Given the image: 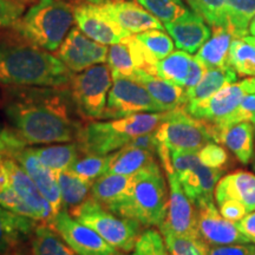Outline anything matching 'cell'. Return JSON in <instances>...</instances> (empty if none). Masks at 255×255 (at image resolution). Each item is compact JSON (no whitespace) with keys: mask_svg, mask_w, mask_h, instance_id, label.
<instances>
[{"mask_svg":"<svg viewBox=\"0 0 255 255\" xmlns=\"http://www.w3.org/2000/svg\"><path fill=\"white\" fill-rule=\"evenodd\" d=\"M188 2L212 27H227L226 0H190Z\"/></svg>","mask_w":255,"mask_h":255,"instance_id":"cell-39","label":"cell"},{"mask_svg":"<svg viewBox=\"0 0 255 255\" xmlns=\"http://www.w3.org/2000/svg\"><path fill=\"white\" fill-rule=\"evenodd\" d=\"M4 114L27 146L75 142L83 126L69 87H8Z\"/></svg>","mask_w":255,"mask_h":255,"instance_id":"cell-1","label":"cell"},{"mask_svg":"<svg viewBox=\"0 0 255 255\" xmlns=\"http://www.w3.org/2000/svg\"><path fill=\"white\" fill-rule=\"evenodd\" d=\"M197 155H199L200 161L203 164L223 171L233 164L228 149L223 148L216 142H210L206 144L203 148L200 149Z\"/></svg>","mask_w":255,"mask_h":255,"instance_id":"cell-41","label":"cell"},{"mask_svg":"<svg viewBox=\"0 0 255 255\" xmlns=\"http://www.w3.org/2000/svg\"><path fill=\"white\" fill-rule=\"evenodd\" d=\"M216 203L223 200H235L250 212L255 210V174L247 170L232 171L220 178L214 191Z\"/></svg>","mask_w":255,"mask_h":255,"instance_id":"cell-21","label":"cell"},{"mask_svg":"<svg viewBox=\"0 0 255 255\" xmlns=\"http://www.w3.org/2000/svg\"><path fill=\"white\" fill-rule=\"evenodd\" d=\"M165 246L171 255H209V246L201 238L176 235L161 232Z\"/></svg>","mask_w":255,"mask_h":255,"instance_id":"cell-37","label":"cell"},{"mask_svg":"<svg viewBox=\"0 0 255 255\" xmlns=\"http://www.w3.org/2000/svg\"><path fill=\"white\" fill-rule=\"evenodd\" d=\"M133 250L142 255H171L165 246L164 239L155 229H148L139 235Z\"/></svg>","mask_w":255,"mask_h":255,"instance_id":"cell-43","label":"cell"},{"mask_svg":"<svg viewBox=\"0 0 255 255\" xmlns=\"http://www.w3.org/2000/svg\"><path fill=\"white\" fill-rule=\"evenodd\" d=\"M207 71V66L203 63H201L196 57H193L191 59V64H190V69H189V73H188V77L186 81V85L184 88L187 89H191L194 88L195 85H197L200 83L201 79H202L203 75H205Z\"/></svg>","mask_w":255,"mask_h":255,"instance_id":"cell-47","label":"cell"},{"mask_svg":"<svg viewBox=\"0 0 255 255\" xmlns=\"http://www.w3.org/2000/svg\"><path fill=\"white\" fill-rule=\"evenodd\" d=\"M248 31L251 32L252 36H255V17L252 19L251 24H250V28H248Z\"/></svg>","mask_w":255,"mask_h":255,"instance_id":"cell-50","label":"cell"},{"mask_svg":"<svg viewBox=\"0 0 255 255\" xmlns=\"http://www.w3.org/2000/svg\"><path fill=\"white\" fill-rule=\"evenodd\" d=\"M238 73L231 66L227 68L207 69L200 83L194 88L187 89V103L189 102H200L210 97L216 92L225 88L226 85L235 83Z\"/></svg>","mask_w":255,"mask_h":255,"instance_id":"cell-29","label":"cell"},{"mask_svg":"<svg viewBox=\"0 0 255 255\" xmlns=\"http://www.w3.org/2000/svg\"><path fill=\"white\" fill-rule=\"evenodd\" d=\"M73 72L12 28H0V85L69 87Z\"/></svg>","mask_w":255,"mask_h":255,"instance_id":"cell-2","label":"cell"},{"mask_svg":"<svg viewBox=\"0 0 255 255\" xmlns=\"http://www.w3.org/2000/svg\"><path fill=\"white\" fill-rule=\"evenodd\" d=\"M69 213L73 219L94 229L108 244L124 253L133 251L142 234L141 223L114 214L91 195Z\"/></svg>","mask_w":255,"mask_h":255,"instance_id":"cell-6","label":"cell"},{"mask_svg":"<svg viewBox=\"0 0 255 255\" xmlns=\"http://www.w3.org/2000/svg\"><path fill=\"white\" fill-rule=\"evenodd\" d=\"M34 2L33 0H0V28H13L27 6Z\"/></svg>","mask_w":255,"mask_h":255,"instance_id":"cell-42","label":"cell"},{"mask_svg":"<svg viewBox=\"0 0 255 255\" xmlns=\"http://www.w3.org/2000/svg\"><path fill=\"white\" fill-rule=\"evenodd\" d=\"M132 176L120 174H104L94 181L91 196L107 209H111L126 196L131 184Z\"/></svg>","mask_w":255,"mask_h":255,"instance_id":"cell-27","label":"cell"},{"mask_svg":"<svg viewBox=\"0 0 255 255\" xmlns=\"http://www.w3.org/2000/svg\"><path fill=\"white\" fill-rule=\"evenodd\" d=\"M168 114L141 113L110 121H89L82 126L77 138L82 154L107 156L120 150L135 137L154 132Z\"/></svg>","mask_w":255,"mask_h":255,"instance_id":"cell-3","label":"cell"},{"mask_svg":"<svg viewBox=\"0 0 255 255\" xmlns=\"http://www.w3.org/2000/svg\"><path fill=\"white\" fill-rule=\"evenodd\" d=\"M155 136L169 151L199 152L214 142L209 123L193 117L184 107L169 111L167 119L155 130Z\"/></svg>","mask_w":255,"mask_h":255,"instance_id":"cell-8","label":"cell"},{"mask_svg":"<svg viewBox=\"0 0 255 255\" xmlns=\"http://www.w3.org/2000/svg\"><path fill=\"white\" fill-rule=\"evenodd\" d=\"M213 141L225 145L241 164H250L254 155V126L251 122L214 126L209 123Z\"/></svg>","mask_w":255,"mask_h":255,"instance_id":"cell-20","label":"cell"},{"mask_svg":"<svg viewBox=\"0 0 255 255\" xmlns=\"http://www.w3.org/2000/svg\"><path fill=\"white\" fill-rule=\"evenodd\" d=\"M223 173V170L210 168L199 161L193 168L176 177L184 193L195 203L200 200L214 199L215 187Z\"/></svg>","mask_w":255,"mask_h":255,"instance_id":"cell-24","label":"cell"},{"mask_svg":"<svg viewBox=\"0 0 255 255\" xmlns=\"http://www.w3.org/2000/svg\"><path fill=\"white\" fill-rule=\"evenodd\" d=\"M15 253H17V252H15ZM15 253H11V254H0V255H14Z\"/></svg>","mask_w":255,"mask_h":255,"instance_id":"cell-54","label":"cell"},{"mask_svg":"<svg viewBox=\"0 0 255 255\" xmlns=\"http://www.w3.org/2000/svg\"><path fill=\"white\" fill-rule=\"evenodd\" d=\"M255 92V77L226 85L210 97L200 102H189L184 109L197 120L225 126L240 105L245 96Z\"/></svg>","mask_w":255,"mask_h":255,"instance_id":"cell-9","label":"cell"},{"mask_svg":"<svg viewBox=\"0 0 255 255\" xmlns=\"http://www.w3.org/2000/svg\"><path fill=\"white\" fill-rule=\"evenodd\" d=\"M31 255H77L49 223L37 225L31 237Z\"/></svg>","mask_w":255,"mask_h":255,"instance_id":"cell-30","label":"cell"},{"mask_svg":"<svg viewBox=\"0 0 255 255\" xmlns=\"http://www.w3.org/2000/svg\"><path fill=\"white\" fill-rule=\"evenodd\" d=\"M251 165H252V168H253V170L255 171V152L253 155V158H252V161H251Z\"/></svg>","mask_w":255,"mask_h":255,"instance_id":"cell-53","label":"cell"},{"mask_svg":"<svg viewBox=\"0 0 255 255\" xmlns=\"http://www.w3.org/2000/svg\"><path fill=\"white\" fill-rule=\"evenodd\" d=\"M156 154L145 149L126 145L108 155L107 173L132 176L149 165L157 162Z\"/></svg>","mask_w":255,"mask_h":255,"instance_id":"cell-25","label":"cell"},{"mask_svg":"<svg viewBox=\"0 0 255 255\" xmlns=\"http://www.w3.org/2000/svg\"><path fill=\"white\" fill-rule=\"evenodd\" d=\"M107 45L92 40L78 27H72L56 51V56L71 72L78 73L107 62Z\"/></svg>","mask_w":255,"mask_h":255,"instance_id":"cell-14","label":"cell"},{"mask_svg":"<svg viewBox=\"0 0 255 255\" xmlns=\"http://www.w3.org/2000/svg\"><path fill=\"white\" fill-rule=\"evenodd\" d=\"M111 87L113 73L104 63L73 75L69 90L79 117L87 121L103 119Z\"/></svg>","mask_w":255,"mask_h":255,"instance_id":"cell-7","label":"cell"},{"mask_svg":"<svg viewBox=\"0 0 255 255\" xmlns=\"http://www.w3.org/2000/svg\"><path fill=\"white\" fill-rule=\"evenodd\" d=\"M219 205V210L221 213V215L225 219H227L228 221L232 222H239L241 221L245 216L247 215L248 210L246 209L242 203L239 202V201L235 200H223L221 202L218 203Z\"/></svg>","mask_w":255,"mask_h":255,"instance_id":"cell-45","label":"cell"},{"mask_svg":"<svg viewBox=\"0 0 255 255\" xmlns=\"http://www.w3.org/2000/svg\"><path fill=\"white\" fill-rule=\"evenodd\" d=\"M169 183V200L167 215L159 231L176 235L200 238L197 231V212L195 203L184 193L175 174H167Z\"/></svg>","mask_w":255,"mask_h":255,"instance_id":"cell-13","label":"cell"},{"mask_svg":"<svg viewBox=\"0 0 255 255\" xmlns=\"http://www.w3.org/2000/svg\"><path fill=\"white\" fill-rule=\"evenodd\" d=\"M149 91L135 79L113 75V87L108 96V103L102 120H116L141 113H159Z\"/></svg>","mask_w":255,"mask_h":255,"instance_id":"cell-10","label":"cell"},{"mask_svg":"<svg viewBox=\"0 0 255 255\" xmlns=\"http://www.w3.org/2000/svg\"><path fill=\"white\" fill-rule=\"evenodd\" d=\"M50 226L77 255H117L120 253L97 232L73 219L64 208L57 213Z\"/></svg>","mask_w":255,"mask_h":255,"instance_id":"cell-11","label":"cell"},{"mask_svg":"<svg viewBox=\"0 0 255 255\" xmlns=\"http://www.w3.org/2000/svg\"><path fill=\"white\" fill-rule=\"evenodd\" d=\"M254 136H255V124H254Z\"/></svg>","mask_w":255,"mask_h":255,"instance_id":"cell-55","label":"cell"},{"mask_svg":"<svg viewBox=\"0 0 255 255\" xmlns=\"http://www.w3.org/2000/svg\"><path fill=\"white\" fill-rule=\"evenodd\" d=\"M197 212V231L200 238L208 246L251 244L242 234L238 223L228 221L216 209L214 199L200 200L195 202Z\"/></svg>","mask_w":255,"mask_h":255,"instance_id":"cell-12","label":"cell"},{"mask_svg":"<svg viewBox=\"0 0 255 255\" xmlns=\"http://www.w3.org/2000/svg\"><path fill=\"white\" fill-rule=\"evenodd\" d=\"M168 200L163 173L158 162H155L132 175L126 196L109 210L122 218L135 220L144 227L159 228L167 215Z\"/></svg>","mask_w":255,"mask_h":255,"instance_id":"cell-4","label":"cell"},{"mask_svg":"<svg viewBox=\"0 0 255 255\" xmlns=\"http://www.w3.org/2000/svg\"><path fill=\"white\" fill-rule=\"evenodd\" d=\"M188 1H190V0H188Z\"/></svg>","mask_w":255,"mask_h":255,"instance_id":"cell-58","label":"cell"},{"mask_svg":"<svg viewBox=\"0 0 255 255\" xmlns=\"http://www.w3.org/2000/svg\"><path fill=\"white\" fill-rule=\"evenodd\" d=\"M130 78L139 82L144 87L162 111H171L177 108L186 107L187 92L184 88L174 83L165 81L158 76L151 75L143 70H137Z\"/></svg>","mask_w":255,"mask_h":255,"instance_id":"cell-23","label":"cell"},{"mask_svg":"<svg viewBox=\"0 0 255 255\" xmlns=\"http://www.w3.org/2000/svg\"><path fill=\"white\" fill-rule=\"evenodd\" d=\"M0 206L19 215L27 216L37 221V216L33 210L20 199L17 191L12 187L4 156H0Z\"/></svg>","mask_w":255,"mask_h":255,"instance_id":"cell-34","label":"cell"},{"mask_svg":"<svg viewBox=\"0 0 255 255\" xmlns=\"http://www.w3.org/2000/svg\"><path fill=\"white\" fill-rule=\"evenodd\" d=\"M235 39L228 28L213 27V36L197 51L196 58L207 66V69L227 68L228 55L232 41Z\"/></svg>","mask_w":255,"mask_h":255,"instance_id":"cell-26","label":"cell"},{"mask_svg":"<svg viewBox=\"0 0 255 255\" xmlns=\"http://www.w3.org/2000/svg\"><path fill=\"white\" fill-rule=\"evenodd\" d=\"M75 21L83 33L107 46L122 43L131 36L92 1L75 6Z\"/></svg>","mask_w":255,"mask_h":255,"instance_id":"cell-15","label":"cell"},{"mask_svg":"<svg viewBox=\"0 0 255 255\" xmlns=\"http://www.w3.org/2000/svg\"><path fill=\"white\" fill-rule=\"evenodd\" d=\"M237 223L242 234L251 241V244L255 245V210Z\"/></svg>","mask_w":255,"mask_h":255,"instance_id":"cell-49","label":"cell"},{"mask_svg":"<svg viewBox=\"0 0 255 255\" xmlns=\"http://www.w3.org/2000/svg\"><path fill=\"white\" fill-rule=\"evenodd\" d=\"M228 65L241 76H255V46L244 39L232 41Z\"/></svg>","mask_w":255,"mask_h":255,"instance_id":"cell-35","label":"cell"},{"mask_svg":"<svg viewBox=\"0 0 255 255\" xmlns=\"http://www.w3.org/2000/svg\"><path fill=\"white\" fill-rule=\"evenodd\" d=\"M239 122H251L255 124V92L245 96V98L241 101L239 108L235 110V113L232 115V117L228 120V122L225 126Z\"/></svg>","mask_w":255,"mask_h":255,"instance_id":"cell-44","label":"cell"},{"mask_svg":"<svg viewBox=\"0 0 255 255\" xmlns=\"http://www.w3.org/2000/svg\"><path fill=\"white\" fill-rule=\"evenodd\" d=\"M117 255H142V254L139 253V252H137L136 250H133L131 253H130V252H129V253H124V252H120V253L117 254Z\"/></svg>","mask_w":255,"mask_h":255,"instance_id":"cell-52","label":"cell"},{"mask_svg":"<svg viewBox=\"0 0 255 255\" xmlns=\"http://www.w3.org/2000/svg\"><path fill=\"white\" fill-rule=\"evenodd\" d=\"M242 39H244L245 41H247V43L252 44V45L255 46V36H246V37L242 38Z\"/></svg>","mask_w":255,"mask_h":255,"instance_id":"cell-51","label":"cell"},{"mask_svg":"<svg viewBox=\"0 0 255 255\" xmlns=\"http://www.w3.org/2000/svg\"><path fill=\"white\" fill-rule=\"evenodd\" d=\"M37 221L0 206V254H11L32 237Z\"/></svg>","mask_w":255,"mask_h":255,"instance_id":"cell-22","label":"cell"},{"mask_svg":"<svg viewBox=\"0 0 255 255\" xmlns=\"http://www.w3.org/2000/svg\"><path fill=\"white\" fill-rule=\"evenodd\" d=\"M56 175L64 209L72 210L89 199L92 183L78 177L70 170L56 171Z\"/></svg>","mask_w":255,"mask_h":255,"instance_id":"cell-31","label":"cell"},{"mask_svg":"<svg viewBox=\"0 0 255 255\" xmlns=\"http://www.w3.org/2000/svg\"><path fill=\"white\" fill-rule=\"evenodd\" d=\"M8 157L14 159L26 171L40 193L49 201L55 215L60 212L63 209V202L56 171L41 163L37 156L32 152L30 146L17 149Z\"/></svg>","mask_w":255,"mask_h":255,"instance_id":"cell-17","label":"cell"},{"mask_svg":"<svg viewBox=\"0 0 255 255\" xmlns=\"http://www.w3.org/2000/svg\"><path fill=\"white\" fill-rule=\"evenodd\" d=\"M14 255H20V254H19V253H18V252H17V253H15Z\"/></svg>","mask_w":255,"mask_h":255,"instance_id":"cell-56","label":"cell"},{"mask_svg":"<svg viewBox=\"0 0 255 255\" xmlns=\"http://www.w3.org/2000/svg\"><path fill=\"white\" fill-rule=\"evenodd\" d=\"M155 60H161L174 51V40L163 30L152 28L133 34Z\"/></svg>","mask_w":255,"mask_h":255,"instance_id":"cell-36","label":"cell"},{"mask_svg":"<svg viewBox=\"0 0 255 255\" xmlns=\"http://www.w3.org/2000/svg\"><path fill=\"white\" fill-rule=\"evenodd\" d=\"M193 57L186 51H173L165 58L158 60L155 66V76L184 88Z\"/></svg>","mask_w":255,"mask_h":255,"instance_id":"cell-32","label":"cell"},{"mask_svg":"<svg viewBox=\"0 0 255 255\" xmlns=\"http://www.w3.org/2000/svg\"><path fill=\"white\" fill-rule=\"evenodd\" d=\"M30 148L41 163L52 169L53 171L68 170L82 155L77 141L69 142L66 144L62 143V144L30 146Z\"/></svg>","mask_w":255,"mask_h":255,"instance_id":"cell-28","label":"cell"},{"mask_svg":"<svg viewBox=\"0 0 255 255\" xmlns=\"http://www.w3.org/2000/svg\"><path fill=\"white\" fill-rule=\"evenodd\" d=\"M227 27L235 39L247 36L252 19L255 17V0H226Z\"/></svg>","mask_w":255,"mask_h":255,"instance_id":"cell-33","label":"cell"},{"mask_svg":"<svg viewBox=\"0 0 255 255\" xmlns=\"http://www.w3.org/2000/svg\"><path fill=\"white\" fill-rule=\"evenodd\" d=\"M100 6L113 20L131 34L142 33L152 28L163 30L164 25L138 2L126 0H88Z\"/></svg>","mask_w":255,"mask_h":255,"instance_id":"cell-16","label":"cell"},{"mask_svg":"<svg viewBox=\"0 0 255 255\" xmlns=\"http://www.w3.org/2000/svg\"><path fill=\"white\" fill-rule=\"evenodd\" d=\"M252 255H255V252H254V253H253V254H252Z\"/></svg>","mask_w":255,"mask_h":255,"instance_id":"cell-57","label":"cell"},{"mask_svg":"<svg viewBox=\"0 0 255 255\" xmlns=\"http://www.w3.org/2000/svg\"><path fill=\"white\" fill-rule=\"evenodd\" d=\"M158 141L155 136V131L150 133H144V135L137 136L135 138H132L128 145L135 146V148H141L149 150L154 154L157 155V149H158Z\"/></svg>","mask_w":255,"mask_h":255,"instance_id":"cell-48","label":"cell"},{"mask_svg":"<svg viewBox=\"0 0 255 255\" xmlns=\"http://www.w3.org/2000/svg\"><path fill=\"white\" fill-rule=\"evenodd\" d=\"M255 252V245L240 244L227 246H209V255H252Z\"/></svg>","mask_w":255,"mask_h":255,"instance_id":"cell-46","label":"cell"},{"mask_svg":"<svg viewBox=\"0 0 255 255\" xmlns=\"http://www.w3.org/2000/svg\"><path fill=\"white\" fill-rule=\"evenodd\" d=\"M75 21V6L65 0H37L12 30L32 44L55 52L59 49Z\"/></svg>","mask_w":255,"mask_h":255,"instance_id":"cell-5","label":"cell"},{"mask_svg":"<svg viewBox=\"0 0 255 255\" xmlns=\"http://www.w3.org/2000/svg\"><path fill=\"white\" fill-rule=\"evenodd\" d=\"M5 161L13 189L17 191L20 199L33 210L38 222L49 223L50 225L55 218V213H53L49 201L40 193L36 183L32 181V178L28 176L26 171L14 159L5 157Z\"/></svg>","mask_w":255,"mask_h":255,"instance_id":"cell-19","label":"cell"},{"mask_svg":"<svg viewBox=\"0 0 255 255\" xmlns=\"http://www.w3.org/2000/svg\"><path fill=\"white\" fill-rule=\"evenodd\" d=\"M163 25L178 50L188 53L197 52L212 36V30L205 19L189 9L181 17Z\"/></svg>","mask_w":255,"mask_h":255,"instance_id":"cell-18","label":"cell"},{"mask_svg":"<svg viewBox=\"0 0 255 255\" xmlns=\"http://www.w3.org/2000/svg\"><path fill=\"white\" fill-rule=\"evenodd\" d=\"M108 155H94V154H82V156L76 159V162L68 170L71 171L78 177L88 182L94 183V181L107 173Z\"/></svg>","mask_w":255,"mask_h":255,"instance_id":"cell-38","label":"cell"},{"mask_svg":"<svg viewBox=\"0 0 255 255\" xmlns=\"http://www.w3.org/2000/svg\"><path fill=\"white\" fill-rule=\"evenodd\" d=\"M139 5L163 23H169L188 11L183 0H137Z\"/></svg>","mask_w":255,"mask_h":255,"instance_id":"cell-40","label":"cell"}]
</instances>
